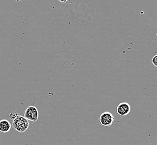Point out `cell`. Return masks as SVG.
<instances>
[{
    "label": "cell",
    "instance_id": "1",
    "mask_svg": "<svg viewBox=\"0 0 157 145\" xmlns=\"http://www.w3.org/2000/svg\"><path fill=\"white\" fill-rule=\"evenodd\" d=\"M29 121L21 116H17L13 120V128L19 132H24L28 128Z\"/></svg>",
    "mask_w": 157,
    "mask_h": 145
},
{
    "label": "cell",
    "instance_id": "2",
    "mask_svg": "<svg viewBox=\"0 0 157 145\" xmlns=\"http://www.w3.org/2000/svg\"><path fill=\"white\" fill-rule=\"evenodd\" d=\"M100 123L102 126L110 127L115 122V118L113 114L109 112H105L101 114Z\"/></svg>",
    "mask_w": 157,
    "mask_h": 145
},
{
    "label": "cell",
    "instance_id": "3",
    "mask_svg": "<svg viewBox=\"0 0 157 145\" xmlns=\"http://www.w3.org/2000/svg\"><path fill=\"white\" fill-rule=\"evenodd\" d=\"M24 117L26 120L32 122L37 121L39 118L38 109L34 106H29L25 110Z\"/></svg>",
    "mask_w": 157,
    "mask_h": 145
},
{
    "label": "cell",
    "instance_id": "4",
    "mask_svg": "<svg viewBox=\"0 0 157 145\" xmlns=\"http://www.w3.org/2000/svg\"><path fill=\"white\" fill-rule=\"evenodd\" d=\"M130 106L126 102H123L120 103L116 108V112L120 116H125L130 113Z\"/></svg>",
    "mask_w": 157,
    "mask_h": 145
},
{
    "label": "cell",
    "instance_id": "5",
    "mask_svg": "<svg viewBox=\"0 0 157 145\" xmlns=\"http://www.w3.org/2000/svg\"><path fill=\"white\" fill-rule=\"evenodd\" d=\"M11 128V125L9 121L6 120L0 121V132L5 133L9 132Z\"/></svg>",
    "mask_w": 157,
    "mask_h": 145
},
{
    "label": "cell",
    "instance_id": "6",
    "mask_svg": "<svg viewBox=\"0 0 157 145\" xmlns=\"http://www.w3.org/2000/svg\"><path fill=\"white\" fill-rule=\"evenodd\" d=\"M151 63L154 65V66L157 68V54L154 57H153L151 59Z\"/></svg>",
    "mask_w": 157,
    "mask_h": 145
},
{
    "label": "cell",
    "instance_id": "7",
    "mask_svg": "<svg viewBox=\"0 0 157 145\" xmlns=\"http://www.w3.org/2000/svg\"><path fill=\"white\" fill-rule=\"evenodd\" d=\"M17 114L16 113H12L10 114L9 117L11 120H13L17 117Z\"/></svg>",
    "mask_w": 157,
    "mask_h": 145
},
{
    "label": "cell",
    "instance_id": "8",
    "mask_svg": "<svg viewBox=\"0 0 157 145\" xmlns=\"http://www.w3.org/2000/svg\"><path fill=\"white\" fill-rule=\"evenodd\" d=\"M59 2H64V3H73L75 2V1H59Z\"/></svg>",
    "mask_w": 157,
    "mask_h": 145
},
{
    "label": "cell",
    "instance_id": "9",
    "mask_svg": "<svg viewBox=\"0 0 157 145\" xmlns=\"http://www.w3.org/2000/svg\"><path fill=\"white\" fill-rule=\"evenodd\" d=\"M156 35H157V34H156Z\"/></svg>",
    "mask_w": 157,
    "mask_h": 145
}]
</instances>
